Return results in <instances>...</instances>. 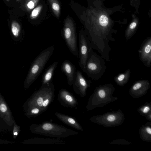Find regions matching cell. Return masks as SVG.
Returning <instances> with one entry per match:
<instances>
[{
	"mask_svg": "<svg viewBox=\"0 0 151 151\" xmlns=\"http://www.w3.org/2000/svg\"><path fill=\"white\" fill-rule=\"evenodd\" d=\"M7 0V1H9V0Z\"/></svg>",
	"mask_w": 151,
	"mask_h": 151,
	"instance_id": "29",
	"label": "cell"
},
{
	"mask_svg": "<svg viewBox=\"0 0 151 151\" xmlns=\"http://www.w3.org/2000/svg\"><path fill=\"white\" fill-rule=\"evenodd\" d=\"M14 135L16 136L17 135L18 133L17 132H15L14 133Z\"/></svg>",
	"mask_w": 151,
	"mask_h": 151,
	"instance_id": "27",
	"label": "cell"
},
{
	"mask_svg": "<svg viewBox=\"0 0 151 151\" xmlns=\"http://www.w3.org/2000/svg\"><path fill=\"white\" fill-rule=\"evenodd\" d=\"M125 118L122 111H117L107 112L101 115H93L89 119L91 122L105 127H114L121 125Z\"/></svg>",
	"mask_w": 151,
	"mask_h": 151,
	"instance_id": "6",
	"label": "cell"
},
{
	"mask_svg": "<svg viewBox=\"0 0 151 151\" xmlns=\"http://www.w3.org/2000/svg\"><path fill=\"white\" fill-rule=\"evenodd\" d=\"M21 27L19 24L16 21H13L11 24V31L13 36L15 38H18L20 33Z\"/></svg>",
	"mask_w": 151,
	"mask_h": 151,
	"instance_id": "19",
	"label": "cell"
},
{
	"mask_svg": "<svg viewBox=\"0 0 151 151\" xmlns=\"http://www.w3.org/2000/svg\"><path fill=\"white\" fill-rule=\"evenodd\" d=\"M54 50V47L50 46L43 50L35 59L25 81L26 87L29 86L37 78L52 54Z\"/></svg>",
	"mask_w": 151,
	"mask_h": 151,
	"instance_id": "3",
	"label": "cell"
},
{
	"mask_svg": "<svg viewBox=\"0 0 151 151\" xmlns=\"http://www.w3.org/2000/svg\"><path fill=\"white\" fill-rule=\"evenodd\" d=\"M73 85L74 91L81 96L84 97L86 96L87 88L90 86V81L86 79L81 72L77 70Z\"/></svg>",
	"mask_w": 151,
	"mask_h": 151,
	"instance_id": "9",
	"label": "cell"
},
{
	"mask_svg": "<svg viewBox=\"0 0 151 151\" xmlns=\"http://www.w3.org/2000/svg\"><path fill=\"white\" fill-rule=\"evenodd\" d=\"M58 63V61L55 62L47 68L42 76V86L47 85L52 81L54 72Z\"/></svg>",
	"mask_w": 151,
	"mask_h": 151,
	"instance_id": "15",
	"label": "cell"
},
{
	"mask_svg": "<svg viewBox=\"0 0 151 151\" xmlns=\"http://www.w3.org/2000/svg\"><path fill=\"white\" fill-rule=\"evenodd\" d=\"M139 135L141 139L143 141L151 142V122L146 123L142 125L139 130Z\"/></svg>",
	"mask_w": 151,
	"mask_h": 151,
	"instance_id": "16",
	"label": "cell"
},
{
	"mask_svg": "<svg viewBox=\"0 0 151 151\" xmlns=\"http://www.w3.org/2000/svg\"><path fill=\"white\" fill-rule=\"evenodd\" d=\"M115 90V88L111 83L96 87L89 98L86 106L87 110L91 111L117 100L118 98L113 96Z\"/></svg>",
	"mask_w": 151,
	"mask_h": 151,
	"instance_id": "1",
	"label": "cell"
},
{
	"mask_svg": "<svg viewBox=\"0 0 151 151\" xmlns=\"http://www.w3.org/2000/svg\"><path fill=\"white\" fill-rule=\"evenodd\" d=\"M99 21L100 24L103 27H106L108 24V18L105 15L101 16L99 18Z\"/></svg>",
	"mask_w": 151,
	"mask_h": 151,
	"instance_id": "24",
	"label": "cell"
},
{
	"mask_svg": "<svg viewBox=\"0 0 151 151\" xmlns=\"http://www.w3.org/2000/svg\"><path fill=\"white\" fill-rule=\"evenodd\" d=\"M55 114L58 119L67 125L78 130H83L82 126L76 120L72 117L57 112H55Z\"/></svg>",
	"mask_w": 151,
	"mask_h": 151,
	"instance_id": "14",
	"label": "cell"
},
{
	"mask_svg": "<svg viewBox=\"0 0 151 151\" xmlns=\"http://www.w3.org/2000/svg\"><path fill=\"white\" fill-rule=\"evenodd\" d=\"M59 102L63 106L73 108L76 106L78 101L72 94L65 89L60 90L58 96Z\"/></svg>",
	"mask_w": 151,
	"mask_h": 151,
	"instance_id": "12",
	"label": "cell"
},
{
	"mask_svg": "<svg viewBox=\"0 0 151 151\" xmlns=\"http://www.w3.org/2000/svg\"><path fill=\"white\" fill-rule=\"evenodd\" d=\"M139 59L147 67L151 65V37L146 38L143 42L138 50Z\"/></svg>",
	"mask_w": 151,
	"mask_h": 151,
	"instance_id": "11",
	"label": "cell"
},
{
	"mask_svg": "<svg viewBox=\"0 0 151 151\" xmlns=\"http://www.w3.org/2000/svg\"><path fill=\"white\" fill-rule=\"evenodd\" d=\"M39 0H28L26 2L25 6L28 11L33 9L37 5Z\"/></svg>",
	"mask_w": 151,
	"mask_h": 151,
	"instance_id": "22",
	"label": "cell"
},
{
	"mask_svg": "<svg viewBox=\"0 0 151 151\" xmlns=\"http://www.w3.org/2000/svg\"><path fill=\"white\" fill-rule=\"evenodd\" d=\"M42 7V5H39L35 8L31 13L30 16V19H34L36 18L39 15Z\"/></svg>",
	"mask_w": 151,
	"mask_h": 151,
	"instance_id": "21",
	"label": "cell"
},
{
	"mask_svg": "<svg viewBox=\"0 0 151 151\" xmlns=\"http://www.w3.org/2000/svg\"><path fill=\"white\" fill-rule=\"evenodd\" d=\"M63 38L71 53L75 56L78 55L77 37L74 24L71 19L65 20L63 28Z\"/></svg>",
	"mask_w": 151,
	"mask_h": 151,
	"instance_id": "7",
	"label": "cell"
},
{
	"mask_svg": "<svg viewBox=\"0 0 151 151\" xmlns=\"http://www.w3.org/2000/svg\"><path fill=\"white\" fill-rule=\"evenodd\" d=\"M79 41V64L84 72L88 57L93 49L86 33L83 31L82 30L80 32Z\"/></svg>",
	"mask_w": 151,
	"mask_h": 151,
	"instance_id": "8",
	"label": "cell"
},
{
	"mask_svg": "<svg viewBox=\"0 0 151 151\" xmlns=\"http://www.w3.org/2000/svg\"><path fill=\"white\" fill-rule=\"evenodd\" d=\"M51 8L56 16L58 17L60 14V6L57 0H48Z\"/></svg>",
	"mask_w": 151,
	"mask_h": 151,
	"instance_id": "20",
	"label": "cell"
},
{
	"mask_svg": "<svg viewBox=\"0 0 151 151\" xmlns=\"http://www.w3.org/2000/svg\"><path fill=\"white\" fill-rule=\"evenodd\" d=\"M130 69H127L123 73H119L114 78L116 83L120 86H123L128 82L131 74Z\"/></svg>",
	"mask_w": 151,
	"mask_h": 151,
	"instance_id": "17",
	"label": "cell"
},
{
	"mask_svg": "<svg viewBox=\"0 0 151 151\" xmlns=\"http://www.w3.org/2000/svg\"><path fill=\"white\" fill-rule=\"evenodd\" d=\"M7 110V108L6 106L4 104H1L0 105V110L3 112H6Z\"/></svg>",
	"mask_w": 151,
	"mask_h": 151,
	"instance_id": "26",
	"label": "cell"
},
{
	"mask_svg": "<svg viewBox=\"0 0 151 151\" xmlns=\"http://www.w3.org/2000/svg\"><path fill=\"white\" fill-rule=\"evenodd\" d=\"M33 127L34 133L50 137L64 138L78 134L77 132L64 126L49 122L35 124Z\"/></svg>",
	"mask_w": 151,
	"mask_h": 151,
	"instance_id": "4",
	"label": "cell"
},
{
	"mask_svg": "<svg viewBox=\"0 0 151 151\" xmlns=\"http://www.w3.org/2000/svg\"><path fill=\"white\" fill-rule=\"evenodd\" d=\"M30 113L34 116H38L42 114L40 109L38 108H34L31 109L30 110Z\"/></svg>",
	"mask_w": 151,
	"mask_h": 151,
	"instance_id": "25",
	"label": "cell"
},
{
	"mask_svg": "<svg viewBox=\"0 0 151 151\" xmlns=\"http://www.w3.org/2000/svg\"><path fill=\"white\" fill-rule=\"evenodd\" d=\"M111 145H131L132 143L127 140L123 139H117L112 140L109 142Z\"/></svg>",
	"mask_w": 151,
	"mask_h": 151,
	"instance_id": "23",
	"label": "cell"
},
{
	"mask_svg": "<svg viewBox=\"0 0 151 151\" xmlns=\"http://www.w3.org/2000/svg\"><path fill=\"white\" fill-rule=\"evenodd\" d=\"M137 111L141 115L144 116L146 119L151 121V103L146 102L137 109Z\"/></svg>",
	"mask_w": 151,
	"mask_h": 151,
	"instance_id": "18",
	"label": "cell"
},
{
	"mask_svg": "<svg viewBox=\"0 0 151 151\" xmlns=\"http://www.w3.org/2000/svg\"><path fill=\"white\" fill-rule=\"evenodd\" d=\"M16 1H20V0H16Z\"/></svg>",
	"mask_w": 151,
	"mask_h": 151,
	"instance_id": "28",
	"label": "cell"
},
{
	"mask_svg": "<svg viewBox=\"0 0 151 151\" xmlns=\"http://www.w3.org/2000/svg\"><path fill=\"white\" fill-rule=\"evenodd\" d=\"M61 68L62 71L66 76L68 85L69 86L72 85L76 73L75 66L69 61L65 60L63 62Z\"/></svg>",
	"mask_w": 151,
	"mask_h": 151,
	"instance_id": "13",
	"label": "cell"
},
{
	"mask_svg": "<svg viewBox=\"0 0 151 151\" xmlns=\"http://www.w3.org/2000/svg\"><path fill=\"white\" fill-rule=\"evenodd\" d=\"M105 60L92 50L87 60L84 72L92 80H99L102 77L106 70Z\"/></svg>",
	"mask_w": 151,
	"mask_h": 151,
	"instance_id": "5",
	"label": "cell"
},
{
	"mask_svg": "<svg viewBox=\"0 0 151 151\" xmlns=\"http://www.w3.org/2000/svg\"><path fill=\"white\" fill-rule=\"evenodd\" d=\"M54 92V86L52 81L47 85L41 86L33 95L30 104L32 109L38 108L40 109L42 113L45 111L53 101Z\"/></svg>",
	"mask_w": 151,
	"mask_h": 151,
	"instance_id": "2",
	"label": "cell"
},
{
	"mask_svg": "<svg viewBox=\"0 0 151 151\" xmlns=\"http://www.w3.org/2000/svg\"><path fill=\"white\" fill-rule=\"evenodd\" d=\"M150 88V83L147 79L137 81L132 86L129 91L130 95L137 99L145 95Z\"/></svg>",
	"mask_w": 151,
	"mask_h": 151,
	"instance_id": "10",
	"label": "cell"
}]
</instances>
